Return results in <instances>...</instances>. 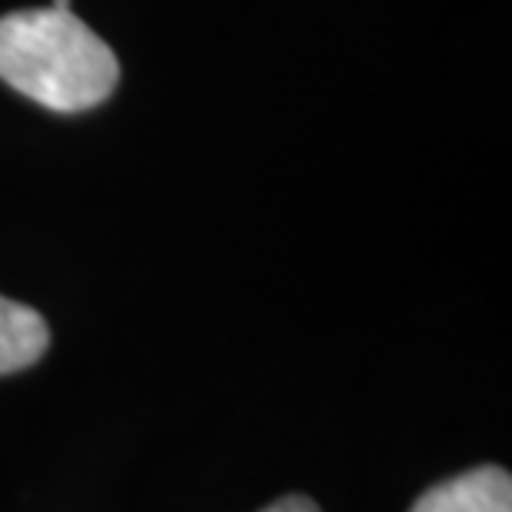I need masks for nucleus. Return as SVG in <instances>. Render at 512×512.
<instances>
[{
    "label": "nucleus",
    "mask_w": 512,
    "mask_h": 512,
    "mask_svg": "<svg viewBox=\"0 0 512 512\" xmlns=\"http://www.w3.org/2000/svg\"><path fill=\"white\" fill-rule=\"evenodd\" d=\"M260 512H320V506H316L313 499H306V496H283V499H276L273 506H266Z\"/></svg>",
    "instance_id": "obj_4"
},
{
    "label": "nucleus",
    "mask_w": 512,
    "mask_h": 512,
    "mask_svg": "<svg viewBox=\"0 0 512 512\" xmlns=\"http://www.w3.org/2000/svg\"><path fill=\"white\" fill-rule=\"evenodd\" d=\"M0 80L57 114H80L114 94L120 64L70 10L37 7L0 17Z\"/></svg>",
    "instance_id": "obj_1"
},
{
    "label": "nucleus",
    "mask_w": 512,
    "mask_h": 512,
    "mask_svg": "<svg viewBox=\"0 0 512 512\" xmlns=\"http://www.w3.org/2000/svg\"><path fill=\"white\" fill-rule=\"evenodd\" d=\"M50 346L47 320L24 303L0 296V376L34 366Z\"/></svg>",
    "instance_id": "obj_3"
},
{
    "label": "nucleus",
    "mask_w": 512,
    "mask_h": 512,
    "mask_svg": "<svg viewBox=\"0 0 512 512\" xmlns=\"http://www.w3.org/2000/svg\"><path fill=\"white\" fill-rule=\"evenodd\" d=\"M409 512H512V479L499 466H479L426 489Z\"/></svg>",
    "instance_id": "obj_2"
}]
</instances>
